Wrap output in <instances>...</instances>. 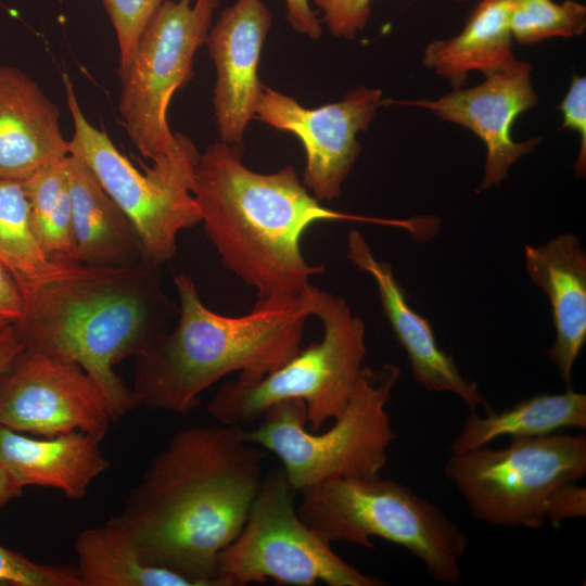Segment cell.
Wrapping results in <instances>:
<instances>
[{"mask_svg":"<svg viewBox=\"0 0 586 586\" xmlns=\"http://www.w3.org/2000/svg\"><path fill=\"white\" fill-rule=\"evenodd\" d=\"M244 433L224 423L178 430L107 522L146 562L217 586L218 557L242 530L265 475L266 450Z\"/></svg>","mask_w":586,"mask_h":586,"instance_id":"obj_1","label":"cell"},{"mask_svg":"<svg viewBox=\"0 0 586 586\" xmlns=\"http://www.w3.org/2000/svg\"><path fill=\"white\" fill-rule=\"evenodd\" d=\"M243 144H209L195 167L194 200L222 264L256 290L257 298L300 295L324 266L309 265L304 232L318 221L349 220L402 228L417 241L440 230L438 218H380L323 206L288 165L260 174L243 163Z\"/></svg>","mask_w":586,"mask_h":586,"instance_id":"obj_2","label":"cell"},{"mask_svg":"<svg viewBox=\"0 0 586 586\" xmlns=\"http://www.w3.org/2000/svg\"><path fill=\"white\" fill-rule=\"evenodd\" d=\"M161 267L63 264L22 291L25 313L13 327L23 349L77 362L104 392L115 422L138 403L114 366L148 351L179 314Z\"/></svg>","mask_w":586,"mask_h":586,"instance_id":"obj_3","label":"cell"},{"mask_svg":"<svg viewBox=\"0 0 586 586\" xmlns=\"http://www.w3.org/2000/svg\"><path fill=\"white\" fill-rule=\"evenodd\" d=\"M179 297L176 327L136 357L131 388L138 406L187 413L200 395L224 377L256 382L301 348L311 315L305 290L300 295L257 298L240 317L222 316L202 302L192 278L174 277Z\"/></svg>","mask_w":586,"mask_h":586,"instance_id":"obj_4","label":"cell"},{"mask_svg":"<svg viewBox=\"0 0 586 586\" xmlns=\"http://www.w3.org/2000/svg\"><path fill=\"white\" fill-rule=\"evenodd\" d=\"M301 493L297 513L322 540L373 549L372 538H382L418 558L433 579L460 582L467 535L436 505L406 485L379 474L333 479Z\"/></svg>","mask_w":586,"mask_h":586,"instance_id":"obj_5","label":"cell"},{"mask_svg":"<svg viewBox=\"0 0 586 586\" xmlns=\"http://www.w3.org/2000/svg\"><path fill=\"white\" fill-rule=\"evenodd\" d=\"M399 375L393 364L378 370L365 365L347 406L326 432L308 430L305 403L292 398L269 407L245 438L277 455L296 492L333 479L379 475L397 438L386 407Z\"/></svg>","mask_w":586,"mask_h":586,"instance_id":"obj_6","label":"cell"},{"mask_svg":"<svg viewBox=\"0 0 586 586\" xmlns=\"http://www.w3.org/2000/svg\"><path fill=\"white\" fill-rule=\"evenodd\" d=\"M311 315L323 324V337L298 349L285 364L256 382H226L207 404L219 423L242 425L257 421L284 399H302L310 431H320L347 406L367 354L365 321L347 302L313 285L305 289Z\"/></svg>","mask_w":586,"mask_h":586,"instance_id":"obj_7","label":"cell"},{"mask_svg":"<svg viewBox=\"0 0 586 586\" xmlns=\"http://www.w3.org/2000/svg\"><path fill=\"white\" fill-rule=\"evenodd\" d=\"M65 99L73 120L68 154L82 160L106 193L132 222L144 260L162 266L177 252L181 230L201 222V212L192 194L200 153L186 137L174 156L152 163L143 173L114 145L107 133L89 123L73 82L63 75Z\"/></svg>","mask_w":586,"mask_h":586,"instance_id":"obj_8","label":"cell"},{"mask_svg":"<svg viewBox=\"0 0 586 586\" xmlns=\"http://www.w3.org/2000/svg\"><path fill=\"white\" fill-rule=\"evenodd\" d=\"M444 474L476 519L494 526L539 528L547 521L550 495L584 479L586 435L558 431L510 438L500 449L450 454Z\"/></svg>","mask_w":586,"mask_h":586,"instance_id":"obj_9","label":"cell"},{"mask_svg":"<svg viewBox=\"0 0 586 586\" xmlns=\"http://www.w3.org/2000/svg\"><path fill=\"white\" fill-rule=\"evenodd\" d=\"M295 494L282 468L264 475L242 530L218 557L216 585H384L342 559L301 520Z\"/></svg>","mask_w":586,"mask_h":586,"instance_id":"obj_10","label":"cell"},{"mask_svg":"<svg viewBox=\"0 0 586 586\" xmlns=\"http://www.w3.org/2000/svg\"><path fill=\"white\" fill-rule=\"evenodd\" d=\"M219 0H164L145 25L128 67L118 75V113L132 144L153 164L180 150L167 110L193 77V59L205 44Z\"/></svg>","mask_w":586,"mask_h":586,"instance_id":"obj_11","label":"cell"},{"mask_svg":"<svg viewBox=\"0 0 586 586\" xmlns=\"http://www.w3.org/2000/svg\"><path fill=\"white\" fill-rule=\"evenodd\" d=\"M113 422L104 392L75 361L23 349L0 375V425L10 430L104 437Z\"/></svg>","mask_w":586,"mask_h":586,"instance_id":"obj_12","label":"cell"},{"mask_svg":"<svg viewBox=\"0 0 586 586\" xmlns=\"http://www.w3.org/2000/svg\"><path fill=\"white\" fill-rule=\"evenodd\" d=\"M382 103L381 90L360 86L337 102L309 109L264 85L254 118L300 139L303 184L317 200L332 201L360 154L358 132L368 129Z\"/></svg>","mask_w":586,"mask_h":586,"instance_id":"obj_13","label":"cell"},{"mask_svg":"<svg viewBox=\"0 0 586 586\" xmlns=\"http://www.w3.org/2000/svg\"><path fill=\"white\" fill-rule=\"evenodd\" d=\"M532 67L514 59L485 74L472 88H456L436 99L398 101L396 103L431 111L437 117L474 132L485 144L484 176L477 191L489 189L507 177L519 158L535 149L540 139L517 142L511 128L520 114L536 105L538 98L532 85Z\"/></svg>","mask_w":586,"mask_h":586,"instance_id":"obj_14","label":"cell"},{"mask_svg":"<svg viewBox=\"0 0 586 586\" xmlns=\"http://www.w3.org/2000/svg\"><path fill=\"white\" fill-rule=\"evenodd\" d=\"M272 14L263 0H237L211 26L205 44L216 68L213 107L219 140L243 144L264 85L258 66Z\"/></svg>","mask_w":586,"mask_h":586,"instance_id":"obj_15","label":"cell"},{"mask_svg":"<svg viewBox=\"0 0 586 586\" xmlns=\"http://www.w3.org/2000/svg\"><path fill=\"white\" fill-rule=\"evenodd\" d=\"M347 258L374 280L382 311L405 349L417 383L431 392L449 393L469 409L492 408L479 386L464 378L454 357L437 344L429 321L413 310L387 262L375 258L364 235L351 229L347 235Z\"/></svg>","mask_w":586,"mask_h":586,"instance_id":"obj_16","label":"cell"},{"mask_svg":"<svg viewBox=\"0 0 586 586\" xmlns=\"http://www.w3.org/2000/svg\"><path fill=\"white\" fill-rule=\"evenodd\" d=\"M60 107L25 72L0 65V181L24 182L68 155Z\"/></svg>","mask_w":586,"mask_h":586,"instance_id":"obj_17","label":"cell"},{"mask_svg":"<svg viewBox=\"0 0 586 586\" xmlns=\"http://www.w3.org/2000/svg\"><path fill=\"white\" fill-rule=\"evenodd\" d=\"M530 279L549 298L556 331L548 357L557 367L566 388L586 341V253L572 233L546 243L524 246Z\"/></svg>","mask_w":586,"mask_h":586,"instance_id":"obj_18","label":"cell"},{"mask_svg":"<svg viewBox=\"0 0 586 586\" xmlns=\"http://www.w3.org/2000/svg\"><path fill=\"white\" fill-rule=\"evenodd\" d=\"M102 440L86 432L33 438L0 425V458L23 488H54L69 499H80L110 468Z\"/></svg>","mask_w":586,"mask_h":586,"instance_id":"obj_19","label":"cell"},{"mask_svg":"<svg viewBox=\"0 0 586 586\" xmlns=\"http://www.w3.org/2000/svg\"><path fill=\"white\" fill-rule=\"evenodd\" d=\"M65 161L75 241L74 262L93 267H129L144 260L136 228L89 166L71 154Z\"/></svg>","mask_w":586,"mask_h":586,"instance_id":"obj_20","label":"cell"},{"mask_svg":"<svg viewBox=\"0 0 586 586\" xmlns=\"http://www.w3.org/2000/svg\"><path fill=\"white\" fill-rule=\"evenodd\" d=\"M511 8L512 0H481L457 36L425 47L424 65L458 88L473 71L486 74L510 63L515 59Z\"/></svg>","mask_w":586,"mask_h":586,"instance_id":"obj_21","label":"cell"},{"mask_svg":"<svg viewBox=\"0 0 586 586\" xmlns=\"http://www.w3.org/2000/svg\"><path fill=\"white\" fill-rule=\"evenodd\" d=\"M562 429H586V395L573 388L558 394H537L500 412L491 409L484 417L470 409L449 445V453L481 448L504 436H545Z\"/></svg>","mask_w":586,"mask_h":586,"instance_id":"obj_22","label":"cell"},{"mask_svg":"<svg viewBox=\"0 0 586 586\" xmlns=\"http://www.w3.org/2000/svg\"><path fill=\"white\" fill-rule=\"evenodd\" d=\"M74 547L85 586H195L173 570L146 562L129 536L109 522L82 530Z\"/></svg>","mask_w":586,"mask_h":586,"instance_id":"obj_23","label":"cell"},{"mask_svg":"<svg viewBox=\"0 0 586 586\" xmlns=\"http://www.w3.org/2000/svg\"><path fill=\"white\" fill-rule=\"evenodd\" d=\"M66 156L22 183L31 228L44 255L53 263L76 264Z\"/></svg>","mask_w":586,"mask_h":586,"instance_id":"obj_24","label":"cell"},{"mask_svg":"<svg viewBox=\"0 0 586 586\" xmlns=\"http://www.w3.org/2000/svg\"><path fill=\"white\" fill-rule=\"evenodd\" d=\"M0 262L22 291L63 265L51 262L40 249L22 182L0 181Z\"/></svg>","mask_w":586,"mask_h":586,"instance_id":"obj_25","label":"cell"},{"mask_svg":"<svg viewBox=\"0 0 586 586\" xmlns=\"http://www.w3.org/2000/svg\"><path fill=\"white\" fill-rule=\"evenodd\" d=\"M510 28L512 38L523 44L581 36L586 28V7L573 0H512Z\"/></svg>","mask_w":586,"mask_h":586,"instance_id":"obj_26","label":"cell"},{"mask_svg":"<svg viewBox=\"0 0 586 586\" xmlns=\"http://www.w3.org/2000/svg\"><path fill=\"white\" fill-rule=\"evenodd\" d=\"M85 586L77 566L36 562L0 545V586Z\"/></svg>","mask_w":586,"mask_h":586,"instance_id":"obj_27","label":"cell"},{"mask_svg":"<svg viewBox=\"0 0 586 586\" xmlns=\"http://www.w3.org/2000/svg\"><path fill=\"white\" fill-rule=\"evenodd\" d=\"M162 0H103L118 44V75L129 65L140 36Z\"/></svg>","mask_w":586,"mask_h":586,"instance_id":"obj_28","label":"cell"},{"mask_svg":"<svg viewBox=\"0 0 586 586\" xmlns=\"http://www.w3.org/2000/svg\"><path fill=\"white\" fill-rule=\"evenodd\" d=\"M372 0H313L330 33L353 40L367 26Z\"/></svg>","mask_w":586,"mask_h":586,"instance_id":"obj_29","label":"cell"},{"mask_svg":"<svg viewBox=\"0 0 586 586\" xmlns=\"http://www.w3.org/2000/svg\"><path fill=\"white\" fill-rule=\"evenodd\" d=\"M562 127L579 136V151L574 165L578 177L586 173V77L573 75L570 88L559 105Z\"/></svg>","mask_w":586,"mask_h":586,"instance_id":"obj_30","label":"cell"},{"mask_svg":"<svg viewBox=\"0 0 586 586\" xmlns=\"http://www.w3.org/2000/svg\"><path fill=\"white\" fill-rule=\"evenodd\" d=\"M586 515V488L570 482L559 486L549 497L546 504V520L553 527L566 519L582 518Z\"/></svg>","mask_w":586,"mask_h":586,"instance_id":"obj_31","label":"cell"},{"mask_svg":"<svg viewBox=\"0 0 586 586\" xmlns=\"http://www.w3.org/2000/svg\"><path fill=\"white\" fill-rule=\"evenodd\" d=\"M25 313L23 292L11 271L0 262V317L13 323L21 320Z\"/></svg>","mask_w":586,"mask_h":586,"instance_id":"obj_32","label":"cell"},{"mask_svg":"<svg viewBox=\"0 0 586 586\" xmlns=\"http://www.w3.org/2000/svg\"><path fill=\"white\" fill-rule=\"evenodd\" d=\"M284 3L285 17L293 30L314 40L321 37V21L311 10L309 0H284Z\"/></svg>","mask_w":586,"mask_h":586,"instance_id":"obj_33","label":"cell"},{"mask_svg":"<svg viewBox=\"0 0 586 586\" xmlns=\"http://www.w3.org/2000/svg\"><path fill=\"white\" fill-rule=\"evenodd\" d=\"M23 351L13 323L0 332V375L8 370L16 356Z\"/></svg>","mask_w":586,"mask_h":586,"instance_id":"obj_34","label":"cell"},{"mask_svg":"<svg viewBox=\"0 0 586 586\" xmlns=\"http://www.w3.org/2000/svg\"><path fill=\"white\" fill-rule=\"evenodd\" d=\"M23 489L8 466L0 458V511L8 502L21 497Z\"/></svg>","mask_w":586,"mask_h":586,"instance_id":"obj_35","label":"cell"},{"mask_svg":"<svg viewBox=\"0 0 586 586\" xmlns=\"http://www.w3.org/2000/svg\"><path fill=\"white\" fill-rule=\"evenodd\" d=\"M10 323L13 322L4 317H0V332Z\"/></svg>","mask_w":586,"mask_h":586,"instance_id":"obj_36","label":"cell"},{"mask_svg":"<svg viewBox=\"0 0 586 586\" xmlns=\"http://www.w3.org/2000/svg\"><path fill=\"white\" fill-rule=\"evenodd\" d=\"M457 1H467V0H457Z\"/></svg>","mask_w":586,"mask_h":586,"instance_id":"obj_37","label":"cell"}]
</instances>
